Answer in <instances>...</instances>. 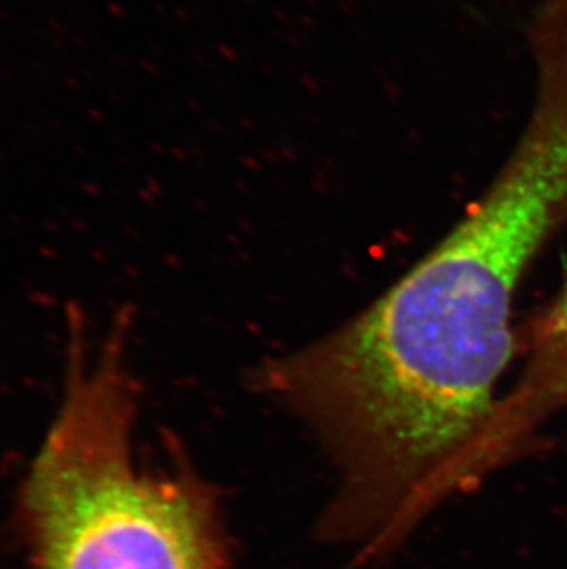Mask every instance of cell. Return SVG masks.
I'll return each instance as SVG.
<instances>
[{"mask_svg":"<svg viewBox=\"0 0 567 569\" xmlns=\"http://www.w3.org/2000/svg\"><path fill=\"white\" fill-rule=\"evenodd\" d=\"M527 39L535 98L498 176L422 260L321 341L345 402L401 441H459L490 417L518 347L514 297L567 226V6L538 11Z\"/></svg>","mask_w":567,"mask_h":569,"instance_id":"obj_1","label":"cell"},{"mask_svg":"<svg viewBox=\"0 0 567 569\" xmlns=\"http://www.w3.org/2000/svg\"><path fill=\"white\" fill-rule=\"evenodd\" d=\"M69 322L63 400L17 501L30 569H227L210 490L135 461L128 310L92 361L76 308Z\"/></svg>","mask_w":567,"mask_h":569,"instance_id":"obj_2","label":"cell"},{"mask_svg":"<svg viewBox=\"0 0 567 569\" xmlns=\"http://www.w3.org/2000/svg\"><path fill=\"white\" fill-rule=\"evenodd\" d=\"M519 341L525 350L524 371L509 395L496 402L470 446L471 459L488 472L519 456L536 431L567 408V280L518 333Z\"/></svg>","mask_w":567,"mask_h":569,"instance_id":"obj_3","label":"cell"}]
</instances>
